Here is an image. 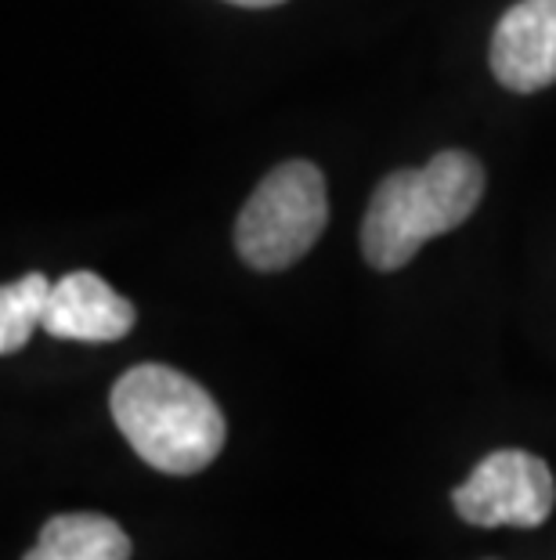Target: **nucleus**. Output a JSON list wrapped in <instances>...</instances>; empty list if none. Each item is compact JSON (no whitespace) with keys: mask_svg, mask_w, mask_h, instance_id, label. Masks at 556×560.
<instances>
[{"mask_svg":"<svg viewBox=\"0 0 556 560\" xmlns=\"http://www.w3.org/2000/svg\"><path fill=\"white\" fill-rule=\"evenodd\" d=\"M492 73L520 94L556 83V0H520L506 11L492 37Z\"/></svg>","mask_w":556,"mask_h":560,"instance_id":"5","label":"nucleus"},{"mask_svg":"<svg viewBox=\"0 0 556 560\" xmlns=\"http://www.w3.org/2000/svg\"><path fill=\"white\" fill-rule=\"evenodd\" d=\"M22 560H130V539L113 517L58 514Z\"/></svg>","mask_w":556,"mask_h":560,"instance_id":"7","label":"nucleus"},{"mask_svg":"<svg viewBox=\"0 0 556 560\" xmlns=\"http://www.w3.org/2000/svg\"><path fill=\"white\" fill-rule=\"evenodd\" d=\"M134 304L116 293L102 276H94V271H69L51 290L44 332H51L58 340L113 343L134 329Z\"/></svg>","mask_w":556,"mask_h":560,"instance_id":"6","label":"nucleus"},{"mask_svg":"<svg viewBox=\"0 0 556 560\" xmlns=\"http://www.w3.org/2000/svg\"><path fill=\"white\" fill-rule=\"evenodd\" d=\"M484 196V166L463 149H445L419 171H394L376 185L362 221V254L398 271L434 235L459 229Z\"/></svg>","mask_w":556,"mask_h":560,"instance_id":"2","label":"nucleus"},{"mask_svg":"<svg viewBox=\"0 0 556 560\" xmlns=\"http://www.w3.org/2000/svg\"><path fill=\"white\" fill-rule=\"evenodd\" d=\"M113 420L149 467L163 474H199L224 448V412L192 376L170 365H134L109 395Z\"/></svg>","mask_w":556,"mask_h":560,"instance_id":"1","label":"nucleus"},{"mask_svg":"<svg viewBox=\"0 0 556 560\" xmlns=\"http://www.w3.org/2000/svg\"><path fill=\"white\" fill-rule=\"evenodd\" d=\"M55 282L44 271H29L19 282L0 290V351L15 354L29 343L33 329L44 326L47 304H51Z\"/></svg>","mask_w":556,"mask_h":560,"instance_id":"8","label":"nucleus"},{"mask_svg":"<svg viewBox=\"0 0 556 560\" xmlns=\"http://www.w3.org/2000/svg\"><path fill=\"white\" fill-rule=\"evenodd\" d=\"M228 4H242V8H275L282 0H228Z\"/></svg>","mask_w":556,"mask_h":560,"instance_id":"9","label":"nucleus"},{"mask_svg":"<svg viewBox=\"0 0 556 560\" xmlns=\"http://www.w3.org/2000/svg\"><path fill=\"white\" fill-rule=\"evenodd\" d=\"M456 514L477 528H539L556 503V481L549 467L531 452L502 448L484 456L473 474L452 492Z\"/></svg>","mask_w":556,"mask_h":560,"instance_id":"4","label":"nucleus"},{"mask_svg":"<svg viewBox=\"0 0 556 560\" xmlns=\"http://www.w3.org/2000/svg\"><path fill=\"white\" fill-rule=\"evenodd\" d=\"M329 221L326 177L315 163H279L235 221V249L257 271H282L318 243Z\"/></svg>","mask_w":556,"mask_h":560,"instance_id":"3","label":"nucleus"}]
</instances>
